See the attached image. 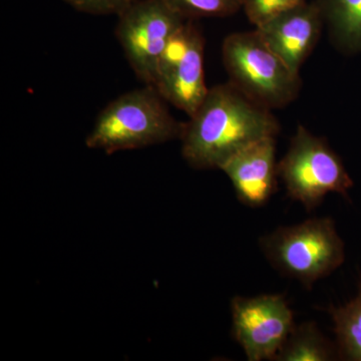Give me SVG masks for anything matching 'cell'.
<instances>
[{"label":"cell","instance_id":"cell-1","mask_svg":"<svg viewBox=\"0 0 361 361\" xmlns=\"http://www.w3.org/2000/svg\"><path fill=\"white\" fill-rule=\"evenodd\" d=\"M271 111L230 82L211 87L185 123L180 139L183 158L198 170H220L249 145L279 134V123Z\"/></svg>","mask_w":361,"mask_h":361},{"label":"cell","instance_id":"cell-2","mask_svg":"<svg viewBox=\"0 0 361 361\" xmlns=\"http://www.w3.org/2000/svg\"><path fill=\"white\" fill-rule=\"evenodd\" d=\"M166 103L153 85L123 94L97 116L85 145L111 155L180 139L185 123L171 115Z\"/></svg>","mask_w":361,"mask_h":361},{"label":"cell","instance_id":"cell-3","mask_svg":"<svg viewBox=\"0 0 361 361\" xmlns=\"http://www.w3.org/2000/svg\"><path fill=\"white\" fill-rule=\"evenodd\" d=\"M222 61L229 82L270 110L288 106L302 87L300 73H294L268 47L256 28L227 35L222 44Z\"/></svg>","mask_w":361,"mask_h":361},{"label":"cell","instance_id":"cell-4","mask_svg":"<svg viewBox=\"0 0 361 361\" xmlns=\"http://www.w3.org/2000/svg\"><path fill=\"white\" fill-rule=\"evenodd\" d=\"M260 247L275 269L308 289L345 260V247L336 223L326 217L277 228L260 238Z\"/></svg>","mask_w":361,"mask_h":361},{"label":"cell","instance_id":"cell-5","mask_svg":"<svg viewBox=\"0 0 361 361\" xmlns=\"http://www.w3.org/2000/svg\"><path fill=\"white\" fill-rule=\"evenodd\" d=\"M278 176L292 200L308 211L320 205L330 193L348 198L353 188L341 157L326 140L313 135L302 125L297 127L290 146L278 163Z\"/></svg>","mask_w":361,"mask_h":361},{"label":"cell","instance_id":"cell-6","mask_svg":"<svg viewBox=\"0 0 361 361\" xmlns=\"http://www.w3.org/2000/svg\"><path fill=\"white\" fill-rule=\"evenodd\" d=\"M186 21L166 0H137L118 14L116 39L145 85H154L161 54Z\"/></svg>","mask_w":361,"mask_h":361},{"label":"cell","instance_id":"cell-7","mask_svg":"<svg viewBox=\"0 0 361 361\" xmlns=\"http://www.w3.org/2000/svg\"><path fill=\"white\" fill-rule=\"evenodd\" d=\"M205 39L196 20H187L159 61L153 87L167 103L192 116L208 94L204 71Z\"/></svg>","mask_w":361,"mask_h":361},{"label":"cell","instance_id":"cell-8","mask_svg":"<svg viewBox=\"0 0 361 361\" xmlns=\"http://www.w3.org/2000/svg\"><path fill=\"white\" fill-rule=\"evenodd\" d=\"M232 334L249 361L274 360L293 330V312L282 295L236 296Z\"/></svg>","mask_w":361,"mask_h":361},{"label":"cell","instance_id":"cell-9","mask_svg":"<svg viewBox=\"0 0 361 361\" xmlns=\"http://www.w3.org/2000/svg\"><path fill=\"white\" fill-rule=\"evenodd\" d=\"M324 26L322 8L314 0L293 7L255 28L268 47L294 73H300Z\"/></svg>","mask_w":361,"mask_h":361},{"label":"cell","instance_id":"cell-10","mask_svg":"<svg viewBox=\"0 0 361 361\" xmlns=\"http://www.w3.org/2000/svg\"><path fill=\"white\" fill-rule=\"evenodd\" d=\"M275 139L276 137H267L249 145L220 169L231 180L237 199L245 206H264L276 191Z\"/></svg>","mask_w":361,"mask_h":361},{"label":"cell","instance_id":"cell-11","mask_svg":"<svg viewBox=\"0 0 361 361\" xmlns=\"http://www.w3.org/2000/svg\"><path fill=\"white\" fill-rule=\"evenodd\" d=\"M332 44L348 56L361 54V0H317Z\"/></svg>","mask_w":361,"mask_h":361},{"label":"cell","instance_id":"cell-12","mask_svg":"<svg viewBox=\"0 0 361 361\" xmlns=\"http://www.w3.org/2000/svg\"><path fill=\"white\" fill-rule=\"evenodd\" d=\"M337 357L336 344L323 336L315 323L305 322L294 326L274 360L329 361Z\"/></svg>","mask_w":361,"mask_h":361},{"label":"cell","instance_id":"cell-13","mask_svg":"<svg viewBox=\"0 0 361 361\" xmlns=\"http://www.w3.org/2000/svg\"><path fill=\"white\" fill-rule=\"evenodd\" d=\"M334 324L339 358L361 361V278L357 293L349 302L329 310Z\"/></svg>","mask_w":361,"mask_h":361},{"label":"cell","instance_id":"cell-14","mask_svg":"<svg viewBox=\"0 0 361 361\" xmlns=\"http://www.w3.org/2000/svg\"><path fill=\"white\" fill-rule=\"evenodd\" d=\"M187 20L206 18H226L241 11L243 0H166Z\"/></svg>","mask_w":361,"mask_h":361},{"label":"cell","instance_id":"cell-15","mask_svg":"<svg viewBox=\"0 0 361 361\" xmlns=\"http://www.w3.org/2000/svg\"><path fill=\"white\" fill-rule=\"evenodd\" d=\"M306 1L308 0H243L242 9L252 25L258 27Z\"/></svg>","mask_w":361,"mask_h":361},{"label":"cell","instance_id":"cell-16","mask_svg":"<svg viewBox=\"0 0 361 361\" xmlns=\"http://www.w3.org/2000/svg\"><path fill=\"white\" fill-rule=\"evenodd\" d=\"M66 4L80 13L94 16H118L137 0H63Z\"/></svg>","mask_w":361,"mask_h":361}]
</instances>
